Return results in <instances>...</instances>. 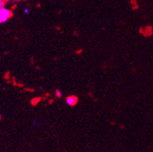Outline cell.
<instances>
[{
	"mask_svg": "<svg viewBox=\"0 0 153 152\" xmlns=\"http://www.w3.org/2000/svg\"><path fill=\"white\" fill-rule=\"evenodd\" d=\"M12 15H13L12 12L7 8L3 7L0 10V23H6V21H8L11 18Z\"/></svg>",
	"mask_w": 153,
	"mask_h": 152,
	"instance_id": "6da1fadb",
	"label": "cell"
},
{
	"mask_svg": "<svg viewBox=\"0 0 153 152\" xmlns=\"http://www.w3.org/2000/svg\"><path fill=\"white\" fill-rule=\"evenodd\" d=\"M65 102L68 106H74L78 103V98L76 96H69L66 98Z\"/></svg>",
	"mask_w": 153,
	"mask_h": 152,
	"instance_id": "7a4b0ae2",
	"label": "cell"
},
{
	"mask_svg": "<svg viewBox=\"0 0 153 152\" xmlns=\"http://www.w3.org/2000/svg\"><path fill=\"white\" fill-rule=\"evenodd\" d=\"M55 96H56V97H58V98H61V97L62 96V92L59 89H57L56 90H55Z\"/></svg>",
	"mask_w": 153,
	"mask_h": 152,
	"instance_id": "3957f363",
	"label": "cell"
},
{
	"mask_svg": "<svg viewBox=\"0 0 153 152\" xmlns=\"http://www.w3.org/2000/svg\"><path fill=\"white\" fill-rule=\"evenodd\" d=\"M39 124H40V123H39L38 120H33V123H32V125H33V127H38Z\"/></svg>",
	"mask_w": 153,
	"mask_h": 152,
	"instance_id": "277c9868",
	"label": "cell"
},
{
	"mask_svg": "<svg viewBox=\"0 0 153 152\" xmlns=\"http://www.w3.org/2000/svg\"><path fill=\"white\" fill-rule=\"evenodd\" d=\"M23 12H24V13L25 14H29L30 13V9L29 8L26 7L24 10H23Z\"/></svg>",
	"mask_w": 153,
	"mask_h": 152,
	"instance_id": "5b68a950",
	"label": "cell"
},
{
	"mask_svg": "<svg viewBox=\"0 0 153 152\" xmlns=\"http://www.w3.org/2000/svg\"><path fill=\"white\" fill-rule=\"evenodd\" d=\"M4 4H5L4 0H0V10L4 7Z\"/></svg>",
	"mask_w": 153,
	"mask_h": 152,
	"instance_id": "8992f818",
	"label": "cell"
}]
</instances>
